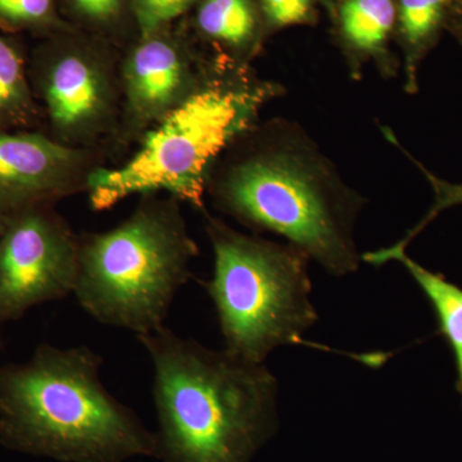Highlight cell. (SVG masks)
<instances>
[{
  "instance_id": "cell-1",
  "label": "cell",
  "mask_w": 462,
  "mask_h": 462,
  "mask_svg": "<svg viewBox=\"0 0 462 462\" xmlns=\"http://www.w3.org/2000/svg\"><path fill=\"white\" fill-rule=\"evenodd\" d=\"M207 191L218 211L278 234L337 278L360 267L354 231L364 199L296 125H254L216 163Z\"/></svg>"
},
{
  "instance_id": "cell-2",
  "label": "cell",
  "mask_w": 462,
  "mask_h": 462,
  "mask_svg": "<svg viewBox=\"0 0 462 462\" xmlns=\"http://www.w3.org/2000/svg\"><path fill=\"white\" fill-rule=\"evenodd\" d=\"M153 366L163 462H251L278 427L279 383L264 364L169 328L136 337Z\"/></svg>"
},
{
  "instance_id": "cell-3",
  "label": "cell",
  "mask_w": 462,
  "mask_h": 462,
  "mask_svg": "<svg viewBox=\"0 0 462 462\" xmlns=\"http://www.w3.org/2000/svg\"><path fill=\"white\" fill-rule=\"evenodd\" d=\"M102 357L89 346H36L0 366V443L60 462L156 457V434L109 393Z\"/></svg>"
},
{
  "instance_id": "cell-4",
  "label": "cell",
  "mask_w": 462,
  "mask_h": 462,
  "mask_svg": "<svg viewBox=\"0 0 462 462\" xmlns=\"http://www.w3.org/2000/svg\"><path fill=\"white\" fill-rule=\"evenodd\" d=\"M282 93V85L258 78L247 62L225 57L209 63L196 91L144 133L127 162L90 172L91 207L105 211L135 194L165 191L205 211L203 197L216 163Z\"/></svg>"
},
{
  "instance_id": "cell-5",
  "label": "cell",
  "mask_w": 462,
  "mask_h": 462,
  "mask_svg": "<svg viewBox=\"0 0 462 462\" xmlns=\"http://www.w3.org/2000/svg\"><path fill=\"white\" fill-rule=\"evenodd\" d=\"M199 254L180 200L147 194L114 229L79 236L72 294L100 324L143 336L165 327Z\"/></svg>"
},
{
  "instance_id": "cell-6",
  "label": "cell",
  "mask_w": 462,
  "mask_h": 462,
  "mask_svg": "<svg viewBox=\"0 0 462 462\" xmlns=\"http://www.w3.org/2000/svg\"><path fill=\"white\" fill-rule=\"evenodd\" d=\"M214 273L203 282L214 302L225 349L264 364L278 346L305 343L319 320L311 300L310 258L291 245L247 236L206 214Z\"/></svg>"
},
{
  "instance_id": "cell-7",
  "label": "cell",
  "mask_w": 462,
  "mask_h": 462,
  "mask_svg": "<svg viewBox=\"0 0 462 462\" xmlns=\"http://www.w3.org/2000/svg\"><path fill=\"white\" fill-rule=\"evenodd\" d=\"M30 80L57 142L89 149L114 130L123 108L120 72L99 45L58 32L36 54Z\"/></svg>"
},
{
  "instance_id": "cell-8",
  "label": "cell",
  "mask_w": 462,
  "mask_h": 462,
  "mask_svg": "<svg viewBox=\"0 0 462 462\" xmlns=\"http://www.w3.org/2000/svg\"><path fill=\"white\" fill-rule=\"evenodd\" d=\"M79 236L51 205L18 209L0 236V327L74 293Z\"/></svg>"
},
{
  "instance_id": "cell-9",
  "label": "cell",
  "mask_w": 462,
  "mask_h": 462,
  "mask_svg": "<svg viewBox=\"0 0 462 462\" xmlns=\"http://www.w3.org/2000/svg\"><path fill=\"white\" fill-rule=\"evenodd\" d=\"M169 29L139 39L121 65V118L126 133H147L205 79L209 65L197 62Z\"/></svg>"
},
{
  "instance_id": "cell-10",
  "label": "cell",
  "mask_w": 462,
  "mask_h": 462,
  "mask_svg": "<svg viewBox=\"0 0 462 462\" xmlns=\"http://www.w3.org/2000/svg\"><path fill=\"white\" fill-rule=\"evenodd\" d=\"M94 169L89 149L39 133L0 132V202L16 211L87 190Z\"/></svg>"
},
{
  "instance_id": "cell-11",
  "label": "cell",
  "mask_w": 462,
  "mask_h": 462,
  "mask_svg": "<svg viewBox=\"0 0 462 462\" xmlns=\"http://www.w3.org/2000/svg\"><path fill=\"white\" fill-rule=\"evenodd\" d=\"M363 260L374 266H380L389 261H398L411 273L413 281L418 282L422 293L433 306L439 333L451 346L457 374L456 389L460 394L462 404V288L447 281L440 273L425 269L420 263L407 256L406 251H389L387 248H382L367 252L364 254Z\"/></svg>"
},
{
  "instance_id": "cell-12",
  "label": "cell",
  "mask_w": 462,
  "mask_h": 462,
  "mask_svg": "<svg viewBox=\"0 0 462 462\" xmlns=\"http://www.w3.org/2000/svg\"><path fill=\"white\" fill-rule=\"evenodd\" d=\"M196 23L203 36L230 51L231 60L247 62L256 51L260 32L256 0H200Z\"/></svg>"
},
{
  "instance_id": "cell-13",
  "label": "cell",
  "mask_w": 462,
  "mask_h": 462,
  "mask_svg": "<svg viewBox=\"0 0 462 462\" xmlns=\"http://www.w3.org/2000/svg\"><path fill=\"white\" fill-rule=\"evenodd\" d=\"M456 0H398L397 23L404 53V89L418 91L419 69L440 30L451 17Z\"/></svg>"
},
{
  "instance_id": "cell-14",
  "label": "cell",
  "mask_w": 462,
  "mask_h": 462,
  "mask_svg": "<svg viewBox=\"0 0 462 462\" xmlns=\"http://www.w3.org/2000/svg\"><path fill=\"white\" fill-rule=\"evenodd\" d=\"M397 23L394 0H343L339 26L348 50L360 58H374L384 66L389 35Z\"/></svg>"
},
{
  "instance_id": "cell-15",
  "label": "cell",
  "mask_w": 462,
  "mask_h": 462,
  "mask_svg": "<svg viewBox=\"0 0 462 462\" xmlns=\"http://www.w3.org/2000/svg\"><path fill=\"white\" fill-rule=\"evenodd\" d=\"M38 116L25 57L20 45L0 35V132L29 127Z\"/></svg>"
},
{
  "instance_id": "cell-16",
  "label": "cell",
  "mask_w": 462,
  "mask_h": 462,
  "mask_svg": "<svg viewBox=\"0 0 462 462\" xmlns=\"http://www.w3.org/2000/svg\"><path fill=\"white\" fill-rule=\"evenodd\" d=\"M0 23L17 30L69 32L54 0H0Z\"/></svg>"
},
{
  "instance_id": "cell-17",
  "label": "cell",
  "mask_w": 462,
  "mask_h": 462,
  "mask_svg": "<svg viewBox=\"0 0 462 462\" xmlns=\"http://www.w3.org/2000/svg\"><path fill=\"white\" fill-rule=\"evenodd\" d=\"M410 160H412V162L419 167V170L424 173L425 178H427L428 182H430L431 189H433L434 202L430 211L427 212V215H425L412 229L407 231L406 236H404L402 239L398 240L396 245L387 247L389 251H406L407 245H409L428 225L433 223L443 211L452 208V207L462 205V182L443 180V179L438 178L437 175L430 172V170L425 169L415 158L410 157Z\"/></svg>"
},
{
  "instance_id": "cell-18",
  "label": "cell",
  "mask_w": 462,
  "mask_h": 462,
  "mask_svg": "<svg viewBox=\"0 0 462 462\" xmlns=\"http://www.w3.org/2000/svg\"><path fill=\"white\" fill-rule=\"evenodd\" d=\"M200 0H130L132 14L139 35H151L171 26L173 21L187 14Z\"/></svg>"
},
{
  "instance_id": "cell-19",
  "label": "cell",
  "mask_w": 462,
  "mask_h": 462,
  "mask_svg": "<svg viewBox=\"0 0 462 462\" xmlns=\"http://www.w3.org/2000/svg\"><path fill=\"white\" fill-rule=\"evenodd\" d=\"M76 18L97 30H111L132 14L130 0H63ZM133 16V14H132Z\"/></svg>"
},
{
  "instance_id": "cell-20",
  "label": "cell",
  "mask_w": 462,
  "mask_h": 462,
  "mask_svg": "<svg viewBox=\"0 0 462 462\" xmlns=\"http://www.w3.org/2000/svg\"><path fill=\"white\" fill-rule=\"evenodd\" d=\"M260 11L273 29L303 25L314 18V0H260Z\"/></svg>"
},
{
  "instance_id": "cell-21",
  "label": "cell",
  "mask_w": 462,
  "mask_h": 462,
  "mask_svg": "<svg viewBox=\"0 0 462 462\" xmlns=\"http://www.w3.org/2000/svg\"><path fill=\"white\" fill-rule=\"evenodd\" d=\"M14 212H16V209H12L11 207L0 202V236H2V234L7 229L9 221H11Z\"/></svg>"
},
{
  "instance_id": "cell-22",
  "label": "cell",
  "mask_w": 462,
  "mask_h": 462,
  "mask_svg": "<svg viewBox=\"0 0 462 462\" xmlns=\"http://www.w3.org/2000/svg\"><path fill=\"white\" fill-rule=\"evenodd\" d=\"M451 17L454 18L456 32L462 39V0H456Z\"/></svg>"
}]
</instances>
